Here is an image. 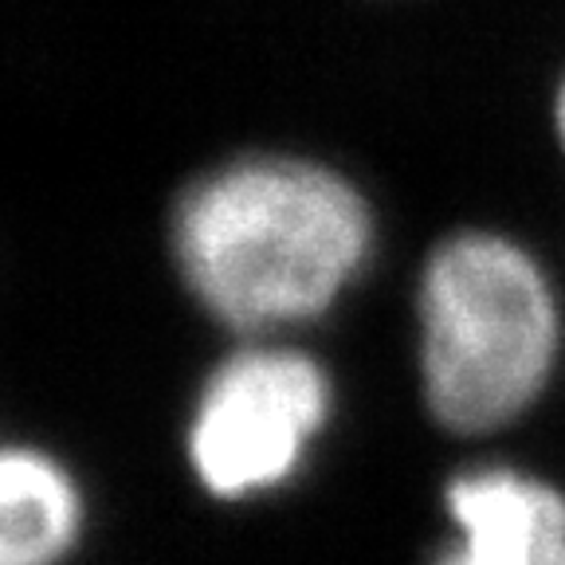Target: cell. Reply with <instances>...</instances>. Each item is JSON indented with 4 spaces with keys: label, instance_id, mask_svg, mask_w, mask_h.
Instances as JSON below:
<instances>
[{
    "label": "cell",
    "instance_id": "1",
    "mask_svg": "<svg viewBox=\"0 0 565 565\" xmlns=\"http://www.w3.org/2000/svg\"><path fill=\"white\" fill-rule=\"evenodd\" d=\"M173 259L193 299L244 334L315 318L373 247V212L334 169L256 153L212 169L173 209Z\"/></svg>",
    "mask_w": 565,
    "mask_h": 565
},
{
    "label": "cell",
    "instance_id": "2",
    "mask_svg": "<svg viewBox=\"0 0 565 565\" xmlns=\"http://www.w3.org/2000/svg\"><path fill=\"white\" fill-rule=\"evenodd\" d=\"M420 381L451 433H491L546 388L562 345L554 287L526 247L459 232L420 275Z\"/></svg>",
    "mask_w": 565,
    "mask_h": 565
},
{
    "label": "cell",
    "instance_id": "3",
    "mask_svg": "<svg viewBox=\"0 0 565 565\" xmlns=\"http://www.w3.org/2000/svg\"><path fill=\"white\" fill-rule=\"evenodd\" d=\"M330 416V377L315 358L247 345L204 381L189 424L193 471L216 499L279 487Z\"/></svg>",
    "mask_w": 565,
    "mask_h": 565
},
{
    "label": "cell",
    "instance_id": "4",
    "mask_svg": "<svg viewBox=\"0 0 565 565\" xmlns=\"http://www.w3.org/2000/svg\"><path fill=\"white\" fill-rule=\"evenodd\" d=\"M456 546L436 565H565V494L514 468H476L448 483Z\"/></svg>",
    "mask_w": 565,
    "mask_h": 565
},
{
    "label": "cell",
    "instance_id": "5",
    "mask_svg": "<svg viewBox=\"0 0 565 565\" xmlns=\"http://www.w3.org/2000/svg\"><path fill=\"white\" fill-rule=\"evenodd\" d=\"M79 530V494L52 456L12 444L0 459V565H55Z\"/></svg>",
    "mask_w": 565,
    "mask_h": 565
},
{
    "label": "cell",
    "instance_id": "6",
    "mask_svg": "<svg viewBox=\"0 0 565 565\" xmlns=\"http://www.w3.org/2000/svg\"><path fill=\"white\" fill-rule=\"evenodd\" d=\"M557 134H562V141H565V83H562V90H557Z\"/></svg>",
    "mask_w": 565,
    "mask_h": 565
}]
</instances>
